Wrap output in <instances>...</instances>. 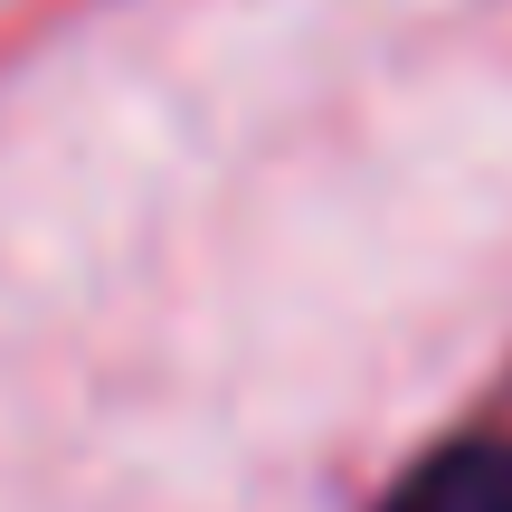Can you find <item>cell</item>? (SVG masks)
Segmentation results:
<instances>
[{
    "label": "cell",
    "instance_id": "6da1fadb",
    "mask_svg": "<svg viewBox=\"0 0 512 512\" xmlns=\"http://www.w3.org/2000/svg\"><path fill=\"white\" fill-rule=\"evenodd\" d=\"M399 512H512V446H456L399 494Z\"/></svg>",
    "mask_w": 512,
    "mask_h": 512
}]
</instances>
